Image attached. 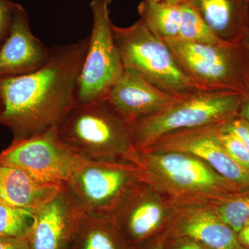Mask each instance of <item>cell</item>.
I'll return each mask as SVG.
<instances>
[{
  "mask_svg": "<svg viewBox=\"0 0 249 249\" xmlns=\"http://www.w3.org/2000/svg\"><path fill=\"white\" fill-rule=\"evenodd\" d=\"M111 3V0H91L90 3L92 30L77 83L76 105L104 99L124 72V65L113 34Z\"/></svg>",
  "mask_w": 249,
  "mask_h": 249,
  "instance_id": "ba28073f",
  "label": "cell"
},
{
  "mask_svg": "<svg viewBox=\"0 0 249 249\" xmlns=\"http://www.w3.org/2000/svg\"><path fill=\"white\" fill-rule=\"evenodd\" d=\"M224 128L231 131L249 150V124L242 118L237 116L222 124Z\"/></svg>",
  "mask_w": 249,
  "mask_h": 249,
  "instance_id": "484cf974",
  "label": "cell"
},
{
  "mask_svg": "<svg viewBox=\"0 0 249 249\" xmlns=\"http://www.w3.org/2000/svg\"><path fill=\"white\" fill-rule=\"evenodd\" d=\"M58 132L62 142L83 160L135 162L132 124L106 99L76 105L59 124Z\"/></svg>",
  "mask_w": 249,
  "mask_h": 249,
  "instance_id": "3957f363",
  "label": "cell"
},
{
  "mask_svg": "<svg viewBox=\"0 0 249 249\" xmlns=\"http://www.w3.org/2000/svg\"><path fill=\"white\" fill-rule=\"evenodd\" d=\"M189 1L190 0H161L160 1L172 5H181Z\"/></svg>",
  "mask_w": 249,
  "mask_h": 249,
  "instance_id": "4dcf8cb0",
  "label": "cell"
},
{
  "mask_svg": "<svg viewBox=\"0 0 249 249\" xmlns=\"http://www.w3.org/2000/svg\"><path fill=\"white\" fill-rule=\"evenodd\" d=\"M138 11L141 20L155 35L163 40L178 38L181 5L143 0L139 5Z\"/></svg>",
  "mask_w": 249,
  "mask_h": 249,
  "instance_id": "d6986e66",
  "label": "cell"
},
{
  "mask_svg": "<svg viewBox=\"0 0 249 249\" xmlns=\"http://www.w3.org/2000/svg\"><path fill=\"white\" fill-rule=\"evenodd\" d=\"M163 249H212L199 241L184 236L163 237Z\"/></svg>",
  "mask_w": 249,
  "mask_h": 249,
  "instance_id": "d4e9b609",
  "label": "cell"
},
{
  "mask_svg": "<svg viewBox=\"0 0 249 249\" xmlns=\"http://www.w3.org/2000/svg\"><path fill=\"white\" fill-rule=\"evenodd\" d=\"M65 186L45 182L21 168L0 163V201L5 204L35 211Z\"/></svg>",
  "mask_w": 249,
  "mask_h": 249,
  "instance_id": "e0dca14e",
  "label": "cell"
},
{
  "mask_svg": "<svg viewBox=\"0 0 249 249\" xmlns=\"http://www.w3.org/2000/svg\"><path fill=\"white\" fill-rule=\"evenodd\" d=\"M134 165L142 183L178 207L214 204L242 191L204 160L183 152L137 151Z\"/></svg>",
  "mask_w": 249,
  "mask_h": 249,
  "instance_id": "7a4b0ae2",
  "label": "cell"
},
{
  "mask_svg": "<svg viewBox=\"0 0 249 249\" xmlns=\"http://www.w3.org/2000/svg\"><path fill=\"white\" fill-rule=\"evenodd\" d=\"M219 217L238 232L249 219V188L212 204Z\"/></svg>",
  "mask_w": 249,
  "mask_h": 249,
  "instance_id": "ffe728a7",
  "label": "cell"
},
{
  "mask_svg": "<svg viewBox=\"0 0 249 249\" xmlns=\"http://www.w3.org/2000/svg\"><path fill=\"white\" fill-rule=\"evenodd\" d=\"M222 124L219 126V132L223 145L232 160L249 173V150L237 136L224 128Z\"/></svg>",
  "mask_w": 249,
  "mask_h": 249,
  "instance_id": "603a6c76",
  "label": "cell"
},
{
  "mask_svg": "<svg viewBox=\"0 0 249 249\" xmlns=\"http://www.w3.org/2000/svg\"><path fill=\"white\" fill-rule=\"evenodd\" d=\"M113 34L124 68L140 72L157 88L176 97L200 91L183 71L169 46L139 19L125 28L113 24Z\"/></svg>",
  "mask_w": 249,
  "mask_h": 249,
  "instance_id": "8992f818",
  "label": "cell"
},
{
  "mask_svg": "<svg viewBox=\"0 0 249 249\" xmlns=\"http://www.w3.org/2000/svg\"><path fill=\"white\" fill-rule=\"evenodd\" d=\"M238 116L249 124V91L244 96L239 110Z\"/></svg>",
  "mask_w": 249,
  "mask_h": 249,
  "instance_id": "f1b7e54d",
  "label": "cell"
},
{
  "mask_svg": "<svg viewBox=\"0 0 249 249\" xmlns=\"http://www.w3.org/2000/svg\"><path fill=\"white\" fill-rule=\"evenodd\" d=\"M244 42H245V45H247V48H248L249 51V34H248V36H247V37H246Z\"/></svg>",
  "mask_w": 249,
  "mask_h": 249,
  "instance_id": "1f68e13d",
  "label": "cell"
},
{
  "mask_svg": "<svg viewBox=\"0 0 249 249\" xmlns=\"http://www.w3.org/2000/svg\"><path fill=\"white\" fill-rule=\"evenodd\" d=\"M171 217L147 185L141 182L111 219L133 248L163 233Z\"/></svg>",
  "mask_w": 249,
  "mask_h": 249,
  "instance_id": "7c38bea8",
  "label": "cell"
},
{
  "mask_svg": "<svg viewBox=\"0 0 249 249\" xmlns=\"http://www.w3.org/2000/svg\"><path fill=\"white\" fill-rule=\"evenodd\" d=\"M34 211L15 207L0 201V237L26 238Z\"/></svg>",
  "mask_w": 249,
  "mask_h": 249,
  "instance_id": "7402d4cb",
  "label": "cell"
},
{
  "mask_svg": "<svg viewBox=\"0 0 249 249\" xmlns=\"http://www.w3.org/2000/svg\"><path fill=\"white\" fill-rule=\"evenodd\" d=\"M178 98L157 88L137 70L124 68L104 99L132 125L139 119L168 107Z\"/></svg>",
  "mask_w": 249,
  "mask_h": 249,
  "instance_id": "5bb4252c",
  "label": "cell"
},
{
  "mask_svg": "<svg viewBox=\"0 0 249 249\" xmlns=\"http://www.w3.org/2000/svg\"><path fill=\"white\" fill-rule=\"evenodd\" d=\"M141 182L140 169L133 163L85 160L65 188L85 214L111 219Z\"/></svg>",
  "mask_w": 249,
  "mask_h": 249,
  "instance_id": "52a82bcc",
  "label": "cell"
},
{
  "mask_svg": "<svg viewBox=\"0 0 249 249\" xmlns=\"http://www.w3.org/2000/svg\"><path fill=\"white\" fill-rule=\"evenodd\" d=\"M239 242L245 248L249 249V226H245L237 232Z\"/></svg>",
  "mask_w": 249,
  "mask_h": 249,
  "instance_id": "f546056e",
  "label": "cell"
},
{
  "mask_svg": "<svg viewBox=\"0 0 249 249\" xmlns=\"http://www.w3.org/2000/svg\"><path fill=\"white\" fill-rule=\"evenodd\" d=\"M244 96L232 91L200 90L178 98L162 110L132 124L134 148L139 151L181 131L225 124L238 116Z\"/></svg>",
  "mask_w": 249,
  "mask_h": 249,
  "instance_id": "277c9868",
  "label": "cell"
},
{
  "mask_svg": "<svg viewBox=\"0 0 249 249\" xmlns=\"http://www.w3.org/2000/svg\"><path fill=\"white\" fill-rule=\"evenodd\" d=\"M50 50L32 34L25 9L16 4L11 30L0 46V78L36 71L48 60Z\"/></svg>",
  "mask_w": 249,
  "mask_h": 249,
  "instance_id": "9a60e30c",
  "label": "cell"
},
{
  "mask_svg": "<svg viewBox=\"0 0 249 249\" xmlns=\"http://www.w3.org/2000/svg\"><path fill=\"white\" fill-rule=\"evenodd\" d=\"M110 218L84 214L70 249H132Z\"/></svg>",
  "mask_w": 249,
  "mask_h": 249,
  "instance_id": "ac0fdd59",
  "label": "cell"
},
{
  "mask_svg": "<svg viewBox=\"0 0 249 249\" xmlns=\"http://www.w3.org/2000/svg\"><path fill=\"white\" fill-rule=\"evenodd\" d=\"M1 101H0V111H1Z\"/></svg>",
  "mask_w": 249,
  "mask_h": 249,
  "instance_id": "e575fe53",
  "label": "cell"
},
{
  "mask_svg": "<svg viewBox=\"0 0 249 249\" xmlns=\"http://www.w3.org/2000/svg\"><path fill=\"white\" fill-rule=\"evenodd\" d=\"M89 37L50 50L36 71L0 78V124L14 139H27L58 127L76 105V87Z\"/></svg>",
  "mask_w": 249,
  "mask_h": 249,
  "instance_id": "6da1fadb",
  "label": "cell"
},
{
  "mask_svg": "<svg viewBox=\"0 0 249 249\" xmlns=\"http://www.w3.org/2000/svg\"><path fill=\"white\" fill-rule=\"evenodd\" d=\"M145 1H155V2H157V1H160L161 0H145Z\"/></svg>",
  "mask_w": 249,
  "mask_h": 249,
  "instance_id": "d6a6232c",
  "label": "cell"
},
{
  "mask_svg": "<svg viewBox=\"0 0 249 249\" xmlns=\"http://www.w3.org/2000/svg\"><path fill=\"white\" fill-rule=\"evenodd\" d=\"M162 235L184 236L212 249H247L239 242L237 232L219 217L212 204L179 206Z\"/></svg>",
  "mask_w": 249,
  "mask_h": 249,
  "instance_id": "4fadbf2b",
  "label": "cell"
},
{
  "mask_svg": "<svg viewBox=\"0 0 249 249\" xmlns=\"http://www.w3.org/2000/svg\"><path fill=\"white\" fill-rule=\"evenodd\" d=\"M0 249H31L25 238L0 237Z\"/></svg>",
  "mask_w": 249,
  "mask_h": 249,
  "instance_id": "4316f807",
  "label": "cell"
},
{
  "mask_svg": "<svg viewBox=\"0 0 249 249\" xmlns=\"http://www.w3.org/2000/svg\"><path fill=\"white\" fill-rule=\"evenodd\" d=\"M132 249H163V236L162 234L141 244Z\"/></svg>",
  "mask_w": 249,
  "mask_h": 249,
  "instance_id": "83f0119b",
  "label": "cell"
},
{
  "mask_svg": "<svg viewBox=\"0 0 249 249\" xmlns=\"http://www.w3.org/2000/svg\"><path fill=\"white\" fill-rule=\"evenodd\" d=\"M245 226H249V219L247 221V224H245Z\"/></svg>",
  "mask_w": 249,
  "mask_h": 249,
  "instance_id": "836d02e7",
  "label": "cell"
},
{
  "mask_svg": "<svg viewBox=\"0 0 249 249\" xmlns=\"http://www.w3.org/2000/svg\"><path fill=\"white\" fill-rule=\"evenodd\" d=\"M62 142L58 127L27 139H14L0 152V163L13 165L45 182L65 185L85 161Z\"/></svg>",
  "mask_w": 249,
  "mask_h": 249,
  "instance_id": "9c48e42d",
  "label": "cell"
},
{
  "mask_svg": "<svg viewBox=\"0 0 249 249\" xmlns=\"http://www.w3.org/2000/svg\"><path fill=\"white\" fill-rule=\"evenodd\" d=\"M84 214L65 186L34 211L25 239L31 249H70Z\"/></svg>",
  "mask_w": 249,
  "mask_h": 249,
  "instance_id": "8fae6325",
  "label": "cell"
},
{
  "mask_svg": "<svg viewBox=\"0 0 249 249\" xmlns=\"http://www.w3.org/2000/svg\"><path fill=\"white\" fill-rule=\"evenodd\" d=\"M181 19L178 39L203 44L222 42L213 34L189 3L181 4Z\"/></svg>",
  "mask_w": 249,
  "mask_h": 249,
  "instance_id": "44dd1931",
  "label": "cell"
},
{
  "mask_svg": "<svg viewBox=\"0 0 249 249\" xmlns=\"http://www.w3.org/2000/svg\"><path fill=\"white\" fill-rule=\"evenodd\" d=\"M180 67L197 88L206 91H249V51L245 42L196 43L165 40Z\"/></svg>",
  "mask_w": 249,
  "mask_h": 249,
  "instance_id": "5b68a950",
  "label": "cell"
},
{
  "mask_svg": "<svg viewBox=\"0 0 249 249\" xmlns=\"http://www.w3.org/2000/svg\"><path fill=\"white\" fill-rule=\"evenodd\" d=\"M213 34L222 42H244L249 34V0H190Z\"/></svg>",
  "mask_w": 249,
  "mask_h": 249,
  "instance_id": "2e32d148",
  "label": "cell"
},
{
  "mask_svg": "<svg viewBox=\"0 0 249 249\" xmlns=\"http://www.w3.org/2000/svg\"><path fill=\"white\" fill-rule=\"evenodd\" d=\"M220 125L205 126L170 134L137 152H179L196 156L240 189L248 188L249 173L226 150L219 137Z\"/></svg>",
  "mask_w": 249,
  "mask_h": 249,
  "instance_id": "30bf717a",
  "label": "cell"
},
{
  "mask_svg": "<svg viewBox=\"0 0 249 249\" xmlns=\"http://www.w3.org/2000/svg\"><path fill=\"white\" fill-rule=\"evenodd\" d=\"M16 4L11 0H0V46L11 30Z\"/></svg>",
  "mask_w": 249,
  "mask_h": 249,
  "instance_id": "cb8c5ba5",
  "label": "cell"
}]
</instances>
